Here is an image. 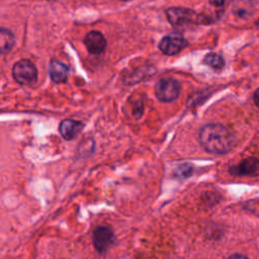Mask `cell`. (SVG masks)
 I'll use <instances>...</instances> for the list:
<instances>
[{
  "label": "cell",
  "mask_w": 259,
  "mask_h": 259,
  "mask_svg": "<svg viewBox=\"0 0 259 259\" xmlns=\"http://www.w3.org/2000/svg\"><path fill=\"white\" fill-rule=\"evenodd\" d=\"M199 143L206 152L223 155L233 149L235 137L227 126L221 123H207L199 132Z\"/></svg>",
  "instance_id": "1"
},
{
  "label": "cell",
  "mask_w": 259,
  "mask_h": 259,
  "mask_svg": "<svg viewBox=\"0 0 259 259\" xmlns=\"http://www.w3.org/2000/svg\"><path fill=\"white\" fill-rule=\"evenodd\" d=\"M12 76L20 85H31L37 79V70L31 61L23 59L14 64Z\"/></svg>",
  "instance_id": "2"
},
{
  "label": "cell",
  "mask_w": 259,
  "mask_h": 259,
  "mask_svg": "<svg viewBox=\"0 0 259 259\" xmlns=\"http://www.w3.org/2000/svg\"><path fill=\"white\" fill-rule=\"evenodd\" d=\"M181 90L179 81L174 78H162L155 85V95L162 102H172L178 98Z\"/></svg>",
  "instance_id": "3"
},
{
  "label": "cell",
  "mask_w": 259,
  "mask_h": 259,
  "mask_svg": "<svg viewBox=\"0 0 259 259\" xmlns=\"http://www.w3.org/2000/svg\"><path fill=\"white\" fill-rule=\"evenodd\" d=\"M166 15L168 21L177 28L184 29L195 21V13L186 8L182 7H171L167 9Z\"/></svg>",
  "instance_id": "4"
},
{
  "label": "cell",
  "mask_w": 259,
  "mask_h": 259,
  "mask_svg": "<svg viewBox=\"0 0 259 259\" xmlns=\"http://www.w3.org/2000/svg\"><path fill=\"white\" fill-rule=\"evenodd\" d=\"M115 242V235L112 230L108 227L99 226L92 234V243L95 250L103 254L105 253Z\"/></svg>",
  "instance_id": "5"
},
{
  "label": "cell",
  "mask_w": 259,
  "mask_h": 259,
  "mask_svg": "<svg viewBox=\"0 0 259 259\" xmlns=\"http://www.w3.org/2000/svg\"><path fill=\"white\" fill-rule=\"evenodd\" d=\"M186 46L187 40L181 34L171 33L161 39L159 49L163 54L167 56H173L180 53Z\"/></svg>",
  "instance_id": "6"
},
{
  "label": "cell",
  "mask_w": 259,
  "mask_h": 259,
  "mask_svg": "<svg viewBox=\"0 0 259 259\" xmlns=\"http://www.w3.org/2000/svg\"><path fill=\"white\" fill-rule=\"evenodd\" d=\"M230 172L240 176H258L259 175V160L254 157L243 160L239 165L230 168Z\"/></svg>",
  "instance_id": "7"
},
{
  "label": "cell",
  "mask_w": 259,
  "mask_h": 259,
  "mask_svg": "<svg viewBox=\"0 0 259 259\" xmlns=\"http://www.w3.org/2000/svg\"><path fill=\"white\" fill-rule=\"evenodd\" d=\"M84 45L90 54H101L106 47V39L99 31L92 30L88 32L84 38Z\"/></svg>",
  "instance_id": "8"
},
{
  "label": "cell",
  "mask_w": 259,
  "mask_h": 259,
  "mask_svg": "<svg viewBox=\"0 0 259 259\" xmlns=\"http://www.w3.org/2000/svg\"><path fill=\"white\" fill-rule=\"evenodd\" d=\"M48 72L51 80L55 83H64L67 81L70 68L63 62L53 59L49 63Z\"/></svg>",
  "instance_id": "9"
},
{
  "label": "cell",
  "mask_w": 259,
  "mask_h": 259,
  "mask_svg": "<svg viewBox=\"0 0 259 259\" xmlns=\"http://www.w3.org/2000/svg\"><path fill=\"white\" fill-rule=\"evenodd\" d=\"M84 128V123L80 120L75 119H64L60 122L59 132L64 140L71 141L75 139Z\"/></svg>",
  "instance_id": "10"
},
{
  "label": "cell",
  "mask_w": 259,
  "mask_h": 259,
  "mask_svg": "<svg viewBox=\"0 0 259 259\" xmlns=\"http://www.w3.org/2000/svg\"><path fill=\"white\" fill-rule=\"evenodd\" d=\"M15 45V38L13 33L6 29V28H1L0 30V48H1V53L2 54H7L9 53Z\"/></svg>",
  "instance_id": "11"
},
{
  "label": "cell",
  "mask_w": 259,
  "mask_h": 259,
  "mask_svg": "<svg viewBox=\"0 0 259 259\" xmlns=\"http://www.w3.org/2000/svg\"><path fill=\"white\" fill-rule=\"evenodd\" d=\"M203 63L214 70H221L225 65V60L217 53H208L204 56Z\"/></svg>",
  "instance_id": "12"
},
{
  "label": "cell",
  "mask_w": 259,
  "mask_h": 259,
  "mask_svg": "<svg viewBox=\"0 0 259 259\" xmlns=\"http://www.w3.org/2000/svg\"><path fill=\"white\" fill-rule=\"evenodd\" d=\"M193 173V167L191 164L189 163H183L180 164L176 167L175 171H174V176L178 179H186L188 177H190Z\"/></svg>",
  "instance_id": "13"
},
{
  "label": "cell",
  "mask_w": 259,
  "mask_h": 259,
  "mask_svg": "<svg viewBox=\"0 0 259 259\" xmlns=\"http://www.w3.org/2000/svg\"><path fill=\"white\" fill-rule=\"evenodd\" d=\"M143 111H144V106H143V103L142 102H140L139 104L137 103L136 104V107H135V109H134V115L137 117V118H139L142 114H143Z\"/></svg>",
  "instance_id": "14"
},
{
  "label": "cell",
  "mask_w": 259,
  "mask_h": 259,
  "mask_svg": "<svg viewBox=\"0 0 259 259\" xmlns=\"http://www.w3.org/2000/svg\"><path fill=\"white\" fill-rule=\"evenodd\" d=\"M210 4H212V5H214V6H221V5H223L224 3H225V1L226 0H207Z\"/></svg>",
  "instance_id": "15"
},
{
  "label": "cell",
  "mask_w": 259,
  "mask_h": 259,
  "mask_svg": "<svg viewBox=\"0 0 259 259\" xmlns=\"http://www.w3.org/2000/svg\"><path fill=\"white\" fill-rule=\"evenodd\" d=\"M254 101L257 104V106L259 107V88L254 93Z\"/></svg>",
  "instance_id": "16"
},
{
  "label": "cell",
  "mask_w": 259,
  "mask_h": 259,
  "mask_svg": "<svg viewBox=\"0 0 259 259\" xmlns=\"http://www.w3.org/2000/svg\"><path fill=\"white\" fill-rule=\"evenodd\" d=\"M256 25H257V26H259V19H258V21L256 22Z\"/></svg>",
  "instance_id": "17"
},
{
  "label": "cell",
  "mask_w": 259,
  "mask_h": 259,
  "mask_svg": "<svg viewBox=\"0 0 259 259\" xmlns=\"http://www.w3.org/2000/svg\"><path fill=\"white\" fill-rule=\"evenodd\" d=\"M120 1H128V0H120Z\"/></svg>",
  "instance_id": "18"
}]
</instances>
